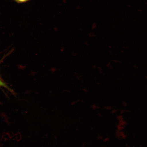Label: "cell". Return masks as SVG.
I'll use <instances>...</instances> for the list:
<instances>
[{"instance_id": "6da1fadb", "label": "cell", "mask_w": 147, "mask_h": 147, "mask_svg": "<svg viewBox=\"0 0 147 147\" xmlns=\"http://www.w3.org/2000/svg\"><path fill=\"white\" fill-rule=\"evenodd\" d=\"M0 87H4L8 90L9 91H12V90H11L10 88L3 81V80L1 78V76H0Z\"/></svg>"}, {"instance_id": "7a4b0ae2", "label": "cell", "mask_w": 147, "mask_h": 147, "mask_svg": "<svg viewBox=\"0 0 147 147\" xmlns=\"http://www.w3.org/2000/svg\"><path fill=\"white\" fill-rule=\"evenodd\" d=\"M16 3H24L27 2L30 0H14Z\"/></svg>"}]
</instances>
